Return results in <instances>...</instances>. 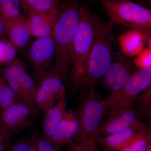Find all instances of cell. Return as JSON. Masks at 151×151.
Returning <instances> with one entry per match:
<instances>
[{"mask_svg":"<svg viewBox=\"0 0 151 151\" xmlns=\"http://www.w3.org/2000/svg\"><path fill=\"white\" fill-rule=\"evenodd\" d=\"M94 1H96L97 0H94Z\"/></svg>","mask_w":151,"mask_h":151,"instance_id":"obj_34","label":"cell"},{"mask_svg":"<svg viewBox=\"0 0 151 151\" xmlns=\"http://www.w3.org/2000/svg\"><path fill=\"white\" fill-rule=\"evenodd\" d=\"M147 31L132 29L122 35L118 38L121 52L128 57L137 55L144 50L149 38Z\"/></svg>","mask_w":151,"mask_h":151,"instance_id":"obj_14","label":"cell"},{"mask_svg":"<svg viewBox=\"0 0 151 151\" xmlns=\"http://www.w3.org/2000/svg\"><path fill=\"white\" fill-rule=\"evenodd\" d=\"M149 130L139 119L127 129L114 134L97 136L96 142L104 151H118L136 134Z\"/></svg>","mask_w":151,"mask_h":151,"instance_id":"obj_12","label":"cell"},{"mask_svg":"<svg viewBox=\"0 0 151 151\" xmlns=\"http://www.w3.org/2000/svg\"><path fill=\"white\" fill-rule=\"evenodd\" d=\"M58 10H50L33 14L28 17V24L31 36L37 38L51 36L57 19Z\"/></svg>","mask_w":151,"mask_h":151,"instance_id":"obj_13","label":"cell"},{"mask_svg":"<svg viewBox=\"0 0 151 151\" xmlns=\"http://www.w3.org/2000/svg\"><path fill=\"white\" fill-rule=\"evenodd\" d=\"M35 107L23 102L14 103L0 111V125L13 135L31 124Z\"/></svg>","mask_w":151,"mask_h":151,"instance_id":"obj_10","label":"cell"},{"mask_svg":"<svg viewBox=\"0 0 151 151\" xmlns=\"http://www.w3.org/2000/svg\"><path fill=\"white\" fill-rule=\"evenodd\" d=\"M55 1H57L58 2L60 1H63V0H55Z\"/></svg>","mask_w":151,"mask_h":151,"instance_id":"obj_32","label":"cell"},{"mask_svg":"<svg viewBox=\"0 0 151 151\" xmlns=\"http://www.w3.org/2000/svg\"><path fill=\"white\" fill-rule=\"evenodd\" d=\"M151 147V134L149 130L139 132L118 151H147Z\"/></svg>","mask_w":151,"mask_h":151,"instance_id":"obj_18","label":"cell"},{"mask_svg":"<svg viewBox=\"0 0 151 151\" xmlns=\"http://www.w3.org/2000/svg\"><path fill=\"white\" fill-rule=\"evenodd\" d=\"M138 112L150 116L151 111V86L145 89L132 104Z\"/></svg>","mask_w":151,"mask_h":151,"instance_id":"obj_23","label":"cell"},{"mask_svg":"<svg viewBox=\"0 0 151 151\" xmlns=\"http://www.w3.org/2000/svg\"><path fill=\"white\" fill-rule=\"evenodd\" d=\"M13 135L0 125V151H5L9 145Z\"/></svg>","mask_w":151,"mask_h":151,"instance_id":"obj_28","label":"cell"},{"mask_svg":"<svg viewBox=\"0 0 151 151\" xmlns=\"http://www.w3.org/2000/svg\"><path fill=\"white\" fill-rule=\"evenodd\" d=\"M150 86L151 67L139 69L122 89L103 98L108 112L116 108L132 105L138 96Z\"/></svg>","mask_w":151,"mask_h":151,"instance_id":"obj_6","label":"cell"},{"mask_svg":"<svg viewBox=\"0 0 151 151\" xmlns=\"http://www.w3.org/2000/svg\"><path fill=\"white\" fill-rule=\"evenodd\" d=\"M64 82L61 77L53 73L44 78L36 88L35 107L45 113L55 104L65 89Z\"/></svg>","mask_w":151,"mask_h":151,"instance_id":"obj_9","label":"cell"},{"mask_svg":"<svg viewBox=\"0 0 151 151\" xmlns=\"http://www.w3.org/2000/svg\"><path fill=\"white\" fill-rule=\"evenodd\" d=\"M55 54L54 41L51 36L37 38L30 46L28 58L32 66V78L40 82L52 73Z\"/></svg>","mask_w":151,"mask_h":151,"instance_id":"obj_7","label":"cell"},{"mask_svg":"<svg viewBox=\"0 0 151 151\" xmlns=\"http://www.w3.org/2000/svg\"><path fill=\"white\" fill-rule=\"evenodd\" d=\"M137 68L129 57L121 51H117L102 79L105 88L111 93L120 90L137 70Z\"/></svg>","mask_w":151,"mask_h":151,"instance_id":"obj_8","label":"cell"},{"mask_svg":"<svg viewBox=\"0 0 151 151\" xmlns=\"http://www.w3.org/2000/svg\"><path fill=\"white\" fill-rule=\"evenodd\" d=\"M27 71L26 65L21 60L15 58L4 65L0 73L14 92L19 102H23L20 82L22 75Z\"/></svg>","mask_w":151,"mask_h":151,"instance_id":"obj_17","label":"cell"},{"mask_svg":"<svg viewBox=\"0 0 151 151\" xmlns=\"http://www.w3.org/2000/svg\"><path fill=\"white\" fill-rule=\"evenodd\" d=\"M55 0H20L21 6L29 16L57 8Z\"/></svg>","mask_w":151,"mask_h":151,"instance_id":"obj_20","label":"cell"},{"mask_svg":"<svg viewBox=\"0 0 151 151\" xmlns=\"http://www.w3.org/2000/svg\"><path fill=\"white\" fill-rule=\"evenodd\" d=\"M81 4L73 0L58 11L52 36L55 45L54 65L52 73L67 78L72 62V44L79 18Z\"/></svg>","mask_w":151,"mask_h":151,"instance_id":"obj_2","label":"cell"},{"mask_svg":"<svg viewBox=\"0 0 151 151\" xmlns=\"http://www.w3.org/2000/svg\"><path fill=\"white\" fill-rule=\"evenodd\" d=\"M97 16L81 5L79 18L73 37L70 81L74 90L81 89L94 38Z\"/></svg>","mask_w":151,"mask_h":151,"instance_id":"obj_3","label":"cell"},{"mask_svg":"<svg viewBox=\"0 0 151 151\" xmlns=\"http://www.w3.org/2000/svg\"><path fill=\"white\" fill-rule=\"evenodd\" d=\"M35 143L37 151H58V148L60 147L53 145L43 136L37 138Z\"/></svg>","mask_w":151,"mask_h":151,"instance_id":"obj_27","label":"cell"},{"mask_svg":"<svg viewBox=\"0 0 151 151\" xmlns=\"http://www.w3.org/2000/svg\"><path fill=\"white\" fill-rule=\"evenodd\" d=\"M140 119L133 105L116 108L107 113L101 123L98 135L105 136L122 131Z\"/></svg>","mask_w":151,"mask_h":151,"instance_id":"obj_11","label":"cell"},{"mask_svg":"<svg viewBox=\"0 0 151 151\" xmlns=\"http://www.w3.org/2000/svg\"><path fill=\"white\" fill-rule=\"evenodd\" d=\"M72 151H101L98 148L96 141L81 140L78 142L70 145Z\"/></svg>","mask_w":151,"mask_h":151,"instance_id":"obj_25","label":"cell"},{"mask_svg":"<svg viewBox=\"0 0 151 151\" xmlns=\"http://www.w3.org/2000/svg\"><path fill=\"white\" fill-rule=\"evenodd\" d=\"M151 49L148 47L138 54L134 61L136 66L140 69L151 67Z\"/></svg>","mask_w":151,"mask_h":151,"instance_id":"obj_26","label":"cell"},{"mask_svg":"<svg viewBox=\"0 0 151 151\" xmlns=\"http://www.w3.org/2000/svg\"><path fill=\"white\" fill-rule=\"evenodd\" d=\"M65 89L56 103L45 113L43 121V137L49 139L67 111Z\"/></svg>","mask_w":151,"mask_h":151,"instance_id":"obj_16","label":"cell"},{"mask_svg":"<svg viewBox=\"0 0 151 151\" xmlns=\"http://www.w3.org/2000/svg\"><path fill=\"white\" fill-rule=\"evenodd\" d=\"M147 151H151V147H150Z\"/></svg>","mask_w":151,"mask_h":151,"instance_id":"obj_31","label":"cell"},{"mask_svg":"<svg viewBox=\"0 0 151 151\" xmlns=\"http://www.w3.org/2000/svg\"><path fill=\"white\" fill-rule=\"evenodd\" d=\"M4 27L3 24L2 20L0 16V39H5V36Z\"/></svg>","mask_w":151,"mask_h":151,"instance_id":"obj_30","label":"cell"},{"mask_svg":"<svg viewBox=\"0 0 151 151\" xmlns=\"http://www.w3.org/2000/svg\"><path fill=\"white\" fill-rule=\"evenodd\" d=\"M15 47L5 39H0V65H6L16 58Z\"/></svg>","mask_w":151,"mask_h":151,"instance_id":"obj_24","label":"cell"},{"mask_svg":"<svg viewBox=\"0 0 151 151\" xmlns=\"http://www.w3.org/2000/svg\"><path fill=\"white\" fill-rule=\"evenodd\" d=\"M10 151H37L35 143L21 141L13 146Z\"/></svg>","mask_w":151,"mask_h":151,"instance_id":"obj_29","label":"cell"},{"mask_svg":"<svg viewBox=\"0 0 151 151\" xmlns=\"http://www.w3.org/2000/svg\"><path fill=\"white\" fill-rule=\"evenodd\" d=\"M107 112L104 99L99 94L95 91L86 93L76 114L81 129L80 140L96 141L99 128Z\"/></svg>","mask_w":151,"mask_h":151,"instance_id":"obj_5","label":"cell"},{"mask_svg":"<svg viewBox=\"0 0 151 151\" xmlns=\"http://www.w3.org/2000/svg\"><path fill=\"white\" fill-rule=\"evenodd\" d=\"M66 151H71V149H70H70H69V150H67Z\"/></svg>","mask_w":151,"mask_h":151,"instance_id":"obj_33","label":"cell"},{"mask_svg":"<svg viewBox=\"0 0 151 151\" xmlns=\"http://www.w3.org/2000/svg\"><path fill=\"white\" fill-rule=\"evenodd\" d=\"M5 32L15 47L22 48L29 42L31 35L28 24V17L22 15L15 20L4 24Z\"/></svg>","mask_w":151,"mask_h":151,"instance_id":"obj_15","label":"cell"},{"mask_svg":"<svg viewBox=\"0 0 151 151\" xmlns=\"http://www.w3.org/2000/svg\"><path fill=\"white\" fill-rule=\"evenodd\" d=\"M113 24L111 21L106 22L97 16L93 43L81 87L85 93L95 91L96 85L103 79L117 52V39Z\"/></svg>","mask_w":151,"mask_h":151,"instance_id":"obj_1","label":"cell"},{"mask_svg":"<svg viewBox=\"0 0 151 151\" xmlns=\"http://www.w3.org/2000/svg\"><path fill=\"white\" fill-rule=\"evenodd\" d=\"M111 22L122 26L147 31L151 27L150 9L130 0H97Z\"/></svg>","mask_w":151,"mask_h":151,"instance_id":"obj_4","label":"cell"},{"mask_svg":"<svg viewBox=\"0 0 151 151\" xmlns=\"http://www.w3.org/2000/svg\"><path fill=\"white\" fill-rule=\"evenodd\" d=\"M20 85L24 102L35 107L34 99L36 87L33 78L27 71L22 75Z\"/></svg>","mask_w":151,"mask_h":151,"instance_id":"obj_21","label":"cell"},{"mask_svg":"<svg viewBox=\"0 0 151 151\" xmlns=\"http://www.w3.org/2000/svg\"><path fill=\"white\" fill-rule=\"evenodd\" d=\"M20 0H0V16L3 24L15 20L20 13Z\"/></svg>","mask_w":151,"mask_h":151,"instance_id":"obj_19","label":"cell"},{"mask_svg":"<svg viewBox=\"0 0 151 151\" xmlns=\"http://www.w3.org/2000/svg\"><path fill=\"white\" fill-rule=\"evenodd\" d=\"M19 102L14 92L0 73V111Z\"/></svg>","mask_w":151,"mask_h":151,"instance_id":"obj_22","label":"cell"}]
</instances>
